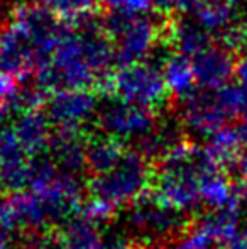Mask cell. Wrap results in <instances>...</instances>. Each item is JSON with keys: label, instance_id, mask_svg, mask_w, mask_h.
<instances>
[{"label": "cell", "instance_id": "6da1fadb", "mask_svg": "<svg viewBox=\"0 0 247 249\" xmlns=\"http://www.w3.org/2000/svg\"><path fill=\"white\" fill-rule=\"evenodd\" d=\"M207 146L183 142L158 161L154 175V195L166 205L191 213L201 205V187L205 180L220 171Z\"/></svg>", "mask_w": 247, "mask_h": 249}, {"label": "cell", "instance_id": "7a4b0ae2", "mask_svg": "<svg viewBox=\"0 0 247 249\" xmlns=\"http://www.w3.org/2000/svg\"><path fill=\"white\" fill-rule=\"evenodd\" d=\"M152 163L139 151L127 149L115 168L90 180V200L83 212L105 222L117 210L131 207L152 187Z\"/></svg>", "mask_w": 247, "mask_h": 249}, {"label": "cell", "instance_id": "3957f363", "mask_svg": "<svg viewBox=\"0 0 247 249\" xmlns=\"http://www.w3.org/2000/svg\"><path fill=\"white\" fill-rule=\"evenodd\" d=\"M102 27L115 46V63L119 66L141 63L151 56L159 41H163L165 20L158 22L152 16L131 17L109 12L102 17Z\"/></svg>", "mask_w": 247, "mask_h": 249}, {"label": "cell", "instance_id": "277c9868", "mask_svg": "<svg viewBox=\"0 0 247 249\" xmlns=\"http://www.w3.org/2000/svg\"><path fill=\"white\" fill-rule=\"evenodd\" d=\"M188 215L161 202L154 194L142 195L127 209L125 227L144 246L173 241L185 234Z\"/></svg>", "mask_w": 247, "mask_h": 249}, {"label": "cell", "instance_id": "5b68a950", "mask_svg": "<svg viewBox=\"0 0 247 249\" xmlns=\"http://www.w3.org/2000/svg\"><path fill=\"white\" fill-rule=\"evenodd\" d=\"M109 93L127 104L154 112L165 107L171 97L163 78L161 66L149 63L148 59L120 66L114 71L109 83Z\"/></svg>", "mask_w": 247, "mask_h": 249}, {"label": "cell", "instance_id": "8992f818", "mask_svg": "<svg viewBox=\"0 0 247 249\" xmlns=\"http://www.w3.org/2000/svg\"><path fill=\"white\" fill-rule=\"evenodd\" d=\"M12 22H16L31 39L39 59V68L49 61L69 31L65 20L41 3H26L16 7L12 10Z\"/></svg>", "mask_w": 247, "mask_h": 249}, {"label": "cell", "instance_id": "52a82bcc", "mask_svg": "<svg viewBox=\"0 0 247 249\" xmlns=\"http://www.w3.org/2000/svg\"><path fill=\"white\" fill-rule=\"evenodd\" d=\"M159 117L154 110L127 104L124 100H110L99 108L97 124L100 131L119 141L139 142L154 129Z\"/></svg>", "mask_w": 247, "mask_h": 249}, {"label": "cell", "instance_id": "ba28073f", "mask_svg": "<svg viewBox=\"0 0 247 249\" xmlns=\"http://www.w3.org/2000/svg\"><path fill=\"white\" fill-rule=\"evenodd\" d=\"M99 97L88 89L61 90L46 102V115L60 131H83L99 114Z\"/></svg>", "mask_w": 247, "mask_h": 249}, {"label": "cell", "instance_id": "9c48e42d", "mask_svg": "<svg viewBox=\"0 0 247 249\" xmlns=\"http://www.w3.org/2000/svg\"><path fill=\"white\" fill-rule=\"evenodd\" d=\"M39 59L27 34L10 20L0 26V71L16 80L37 71Z\"/></svg>", "mask_w": 247, "mask_h": 249}, {"label": "cell", "instance_id": "30bf717a", "mask_svg": "<svg viewBox=\"0 0 247 249\" xmlns=\"http://www.w3.org/2000/svg\"><path fill=\"white\" fill-rule=\"evenodd\" d=\"M31 160L14 132L12 125L0 127V192L19 194L29 188Z\"/></svg>", "mask_w": 247, "mask_h": 249}, {"label": "cell", "instance_id": "8fae6325", "mask_svg": "<svg viewBox=\"0 0 247 249\" xmlns=\"http://www.w3.org/2000/svg\"><path fill=\"white\" fill-rule=\"evenodd\" d=\"M193 63L195 78L200 89L207 90H218L222 87L229 85L232 78H235V59L234 53L227 50L225 46L212 44L207 50L198 53Z\"/></svg>", "mask_w": 247, "mask_h": 249}, {"label": "cell", "instance_id": "7c38bea8", "mask_svg": "<svg viewBox=\"0 0 247 249\" xmlns=\"http://www.w3.org/2000/svg\"><path fill=\"white\" fill-rule=\"evenodd\" d=\"M102 224L86 212L73 215L51 234L54 249H105Z\"/></svg>", "mask_w": 247, "mask_h": 249}, {"label": "cell", "instance_id": "4fadbf2b", "mask_svg": "<svg viewBox=\"0 0 247 249\" xmlns=\"http://www.w3.org/2000/svg\"><path fill=\"white\" fill-rule=\"evenodd\" d=\"M163 41L175 53L195 58L198 53L212 46V36L197 22L181 16H171L165 20Z\"/></svg>", "mask_w": 247, "mask_h": 249}, {"label": "cell", "instance_id": "5bb4252c", "mask_svg": "<svg viewBox=\"0 0 247 249\" xmlns=\"http://www.w3.org/2000/svg\"><path fill=\"white\" fill-rule=\"evenodd\" d=\"M86 142L83 131H60L51 136L48 154L65 173L78 175L86 168Z\"/></svg>", "mask_w": 247, "mask_h": 249}, {"label": "cell", "instance_id": "9a60e30c", "mask_svg": "<svg viewBox=\"0 0 247 249\" xmlns=\"http://www.w3.org/2000/svg\"><path fill=\"white\" fill-rule=\"evenodd\" d=\"M10 125L19 139L20 146L31 158L39 156L44 151H48L53 134H51V122L46 112H20Z\"/></svg>", "mask_w": 247, "mask_h": 249}, {"label": "cell", "instance_id": "2e32d148", "mask_svg": "<svg viewBox=\"0 0 247 249\" xmlns=\"http://www.w3.org/2000/svg\"><path fill=\"white\" fill-rule=\"evenodd\" d=\"M183 131L185 129H183L180 121H173V119L161 121L159 119L154 129L148 136H144L139 142H135V146H137L139 153L144 158H148L149 161H161L171 151H175L180 144L185 142Z\"/></svg>", "mask_w": 247, "mask_h": 249}, {"label": "cell", "instance_id": "e0dca14e", "mask_svg": "<svg viewBox=\"0 0 247 249\" xmlns=\"http://www.w3.org/2000/svg\"><path fill=\"white\" fill-rule=\"evenodd\" d=\"M127 149L124 148V142L107 134L90 136L86 142V170L97 177L103 175L115 168L124 158Z\"/></svg>", "mask_w": 247, "mask_h": 249}, {"label": "cell", "instance_id": "ac0fdd59", "mask_svg": "<svg viewBox=\"0 0 247 249\" xmlns=\"http://www.w3.org/2000/svg\"><path fill=\"white\" fill-rule=\"evenodd\" d=\"M163 78L166 82L171 97L181 100L198 89L197 78H195L193 63L191 58L180 54V53H169L161 65Z\"/></svg>", "mask_w": 247, "mask_h": 249}, {"label": "cell", "instance_id": "d6986e66", "mask_svg": "<svg viewBox=\"0 0 247 249\" xmlns=\"http://www.w3.org/2000/svg\"><path fill=\"white\" fill-rule=\"evenodd\" d=\"M234 3L229 0H203L195 9V19L210 36L220 37L235 19Z\"/></svg>", "mask_w": 247, "mask_h": 249}, {"label": "cell", "instance_id": "ffe728a7", "mask_svg": "<svg viewBox=\"0 0 247 249\" xmlns=\"http://www.w3.org/2000/svg\"><path fill=\"white\" fill-rule=\"evenodd\" d=\"M37 3L54 12L66 24L75 26L80 20L95 16L100 0H37Z\"/></svg>", "mask_w": 247, "mask_h": 249}, {"label": "cell", "instance_id": "44dd1931", "mask_svg": "<svg viewBox=\"0 0 247 249\" xmlns=\"http://www.w3.org/2000/svg\"><path fill=\"white\" fill-rule=\"evenodd\" d=\"M207 149L215 158V161L220 164L222 170H225V166L242 151V144L237 131H235V125H227V127L215 132L212 138H208Z\"/></svg>", "mask_w": 247, "mask_h": 249}, {"label": "cell", "instance_id": "7402d4cb", "mask_svg": "<svg viewBox=\"0 0 247 249\" xmlns=\"http://www.w3.org/2000/svg\"><path fill=\"white\" fill-rule=\"evenodd\" d=\"M215 246H217L215 241L201 227L197 226L195 229L181 234L176 239L168 241V243L146 246L144 249H214Z\"/></svg>", "mask_w": 247, "mask_h": 249}, {"label": "cell", "instance_id": "603a6c76", "mask_svg": "<svg viewBox=\"0 0 247 249\" xmlns=\"http://www.w3.org/2000/svg\"><path fill=\"white\" fill-rule=\"evenodd\" d=\"M48 93L41 89L39 85H24L19 87L14 97L9 100V105L12 112H29V110H39L41 105H46Z\"/></svg>", "mask_w": 247, "mask_h": 249}, {"label": "cell", "instance_id": "cb8c5ba5", "mask_svg": "<svg viewBox=\"0 0 247 249\" xmlns=\"http://www.w3.org/2000/svg\"><path fill=\"white\" fill-rule=\"evenodd\" d=\"M222 46H225L232 53L247 51V9L235 14L232 26L220 36Z\"/></svg>", "mask_w": 247, "mask_h": 249}, {"label": "cell", "instance_id": "d4e9b609", "mask_svg": "<svg viewBox=\"0 0 247 249\" xmlns=\"http://www.w3.org/2000/svg\"><path fill=\"white\" fill-rule=\"evenodd\" d=\"M105 7L112 12H119L124 16L139 17L149 16L154 9V0H102Z\"/></svg>", "mask_w": 247, "mask_h": 249}, {"label": "cell", "instance_id": "484cf974", "mask_svg": "<svg viewBox=\"0 0 247 249\" xmlns=\"http://www.w3.org/2000/svg\"><path fill=\"white\" fill-rule=\"evenodd\" d=\"M17 231L19 229H17L12 212H10L7 197L0 198V249H10V243Z\"/></svg>", "mask_w": 247, "mask_h": 249}, {"label": "cell", "instance_id": "4316f807", "mask_svg": "<svg viewBox=\"0 0 247 249\" xmlns=\"http://www.w3.org/2000/svg\"><path fill=\"white\" fill-rule=\"evenodd\" d=\"M203 0H154V5L161 14L171 16H181L186 12H193Z\"/></svg>", "mask_w": 247, "mask_h": 249}, {"label": "cell", "instance_id": "83f0119b", "mask_svg": "<svg viewBox=\"0 0 247 249\" xmlns=\"http://www.w3.org/2000/svg\"><path fill=\"white\" fill-rule=\"evenodd\" d=\"M17 89H19L17 80L0 71V102H9L17 92Z\"/></svg>", "mask_w": 247, "mask_h": 249}, {"label": "cell", "instance_id": "f1b7e54d", "mask_svg": "<svg viewBox=\"0 0 247 249\" xmlns=\"http://www.w3.org/2000/svg\"><path fill=\"white\" fill-rule=\"evenodd\" d=\"M235 80L237 83L247 87V51L241 53V58L235 63Z\"/></svg>", "mask_w": 247, "mask_h": 249}, {"label": "cell", "instance_id": "f546056e", "mask_svg": "<svg viewBox=\"0 0 247 249\" xmlns=\"http://www.w3.org/2000/svg\"><path fill=\"white\" fill-rule=\"evenodd\" d=\"M235 131H237V134H239L242 148H247V110L239 117V122H237V125H235Z\"/></svg>", "mask_w": 247, "mask_h": 249}, {"label": "cell", "instance_id": "4dcf8cb0", "mask_svg": "<svg viewBox=\"0 0 247 249\" xmlns=\"http://www.w3.org/2000/svg\"><path fill=\"white\" fill-rule=\"evenodd\" d=\"M105 249H132V248L127 243H124V241H114V243L107 244Z\"/></svg>", "mask_w": 247, "mask_h": 249}, {"label": "cell", "instance_id": "1f68e13d", "mask_svg": "<svg viewBox=\"0 0 247 249\" xmlns=\"http://www.w3.org/2000/svg\"><path fill=\"white\" fill-rule=\"evenodd\" d=\"M242 237H244V243H246V248H247V213L242 220Z\"/></svg>", "mask_w": 247, "mask_h": 249}, {"label": "cell", "instance_id": "d6a6232c", "mask_svg": "<svg viewBox=\"0 0 247 249\" xmlns=\"http://www.w3.org/2000/svg\"><path fill=\"white\" fill-rule=\"evenodd\" d=\"M2 7H3V0H0V10H2ZM0 19H2V12H0Z\"/></svg>", "mask_w": 247, "mask_h": 249}, {"label": "cell", "instance_id": "836d02e7", "mask_svg": "<svg viewBox=\"0 0 247 249\" xmlns=\"http://www.w3.org/2000/svg\"><path fill=\"white\" fill-rule=\"evenodd\" d=\"M231 3H239V2H242V0H229Z\"/></svg>", "mask_w": 247, "mask_h": 249}]
</instances>
